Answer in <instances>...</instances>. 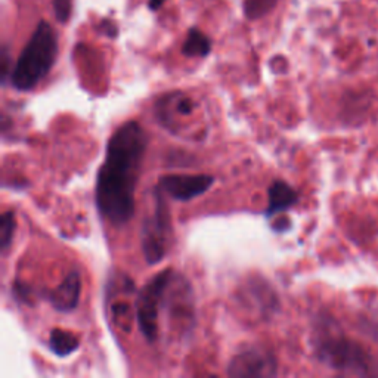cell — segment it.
I'll return each mask as SVG.
<instances>
[{"instance_id": "obj_12", "label": "cell", "mask_w": 378, "mask_h": 378, "mask_svg": "<svg viewBox=\"0 0 378 378\" xmlns=\"http://www.w3.org/2000/svg\"><path fill=\"white\" fill-rule=\"evenodd\" d=\"M212 52V40L198 28H191L182 46V53L188 58H204Z\"/></svg>"}, {"instance_id": "obj_9", "label": "cell", "mask_w": 378, "mask_h": 378, "mask_svg": "<svg viewBox=\"0 0 378 378\" xmlns=\"http://www.w3.org/2000/svg\"><path fill=\"white\" fill-rule=\"evenodd\" d=\"M81 292V277L77 270H71L61 284L55 288H47L42 291V297L49 301V305L58 312L74 310L79 306Z\"/></svg>"}, {"instance_id": "obj_15", "label": "cell", "mask_w": 378, "mask_h": 378, "mask_svg": "<svg viewBox=\"0 0 378 378\" xmlns=\"http://www.w3.org/2000/svg\"><path fill=\"white\" fill-rule=\"evenodd\" d=\"M12 60L11 53H9V46L3 45L2 52H0V81L5 86V84L11 83V75H12Z\"/></svg>"}, {"instance_id": "obj_11", "label": "cell", "mask_w": 378, "mask_h": 378, "mask_svg": "<svg viewBox=\"0 0 378 378\" xmlns=\"http://www.w3.org/2000/svg\"><path fill=\"white\" fill-rule=\"evenodd\" d=\"M47 346H49L51 352L56 356L67 357L80 347V340L77 336L70 333V331L55 328L51 331L49 343H47Z\"/></svg>"}, {"instance_id": "obj_10", "label": "cell", "mask_w": 378, "mask_h": 378, "mask_svg": "<svg viewBox=\"0 0 378 378\" xmlns=\"http://www.w3.org/2000/svg\"><path fill=\"white\" fill-rule=\"evenodd\" d=\"M266 216L272 217L290 210L299 201V192L290 184L284 181H273L268 192Z\"/></svg>"}, {"instance_id": "obj_5", "label": "cell", "mask_w": 378, "mask_h": 378, "mask_svg": "<svg viewBox=\"0 0 378 378\" xmlns=\"http://www.w3.org/2000/svg\"><path fill=\"white\" fill-rule=\"evenodd\" d=\"M175 273L176 270L172 268L158 272L139 291L136 300V320L140 334L149 343H155L158 338L160 314L163 310L164 294Z\"/></svg>"}, {"instance_id": "obj_16", "label": "cell", "mask_w": 378, "mask_h": 378, "mask_svg": "<svg viewBox=\"0 0 378 378\" xmlns=\"http://www.w3.org/2000/svg\"><path fill=\"white\" fill-rule=\"evenodd\" d=\"M53 5V12L55 18L58 20L61 24L68 23L70 16H71V0H52Z\"/></svg>"}, {"instance_id": "obj_4", "label": "cell", "mask_w": 378, "mask_h": 378, "mask_svg": "<svg viewBox=\"0 0 378 378\" xmlns=\"http://www.w3.org/2000/svg\"><path fill=\"white\" fill-rule=\"evenodd\" d=\"M172 216H170L167 195L155 186L153 213L145 217L140 229L142 253L148 264H157L166 257L172 242Z\"/></svg>"}, {"instance_id": "obj_17", "label": "cell", "mask_w": 378, "mask_h": 378, "mask_svg": "<svg viewBox=\"0 0 378 378\" xmlns=\"http://www.w3.org/2000/svg\"><path fill=\"white\" fill-rule=\"evenodd\" d=\"M14 294H15L16 299H20L21 301H24V303L33 305V300L32 299L36 297V291H34L33 287L28 286V284L15 281V284H14Z\"/></svg>"}, {"instance_id": "obj_18", "label": "cell", "mask_w": 378, "mask_h": 378, "mask_svg": "<svg viewBox=\"0 0 378 378\" xmlns=\"http://www.w3.org/2000/svg\"><path fill=\"white\" fill-rule=\"evenodd\" d=\"M163 3H164V0H149L148 6H149L151 11H157V9H160L163 6Z\"/></svg>"}, {"instance_id": "obj_6", "label": "cell", "mask_w": 378, "mask_h": 378, "mask_svg": "<svg viewBox=\"0 0 378 378\" xmlns=\"http://www.w3.org/2000/svg\"><path fill=\"white\" fill-rule=\"evenodd\" d=\"M278 374L277 356L262 344L245 346L236 352L228 365L229 377H275Z\"/></svg>"}, {"instance_id": "obj_7", "label": "cell", "mask_w": 378, "mask_h": 378, "mask_svg": "<svg viewBox=\"0 0 378 378\" xmlns=\"http://www.w3.org/2000/svg\"><path fill=\"white\" fill-rule=\"evenodd\" d=\"M213 184L212 175H166L158 179L157 186L172 200L191 201L209 191Z\"/></svg>"}, {"instance_id": "obj_2", "label": "cell", "mask_w": 378, "mask_h": 378, "mask_svg": "<svg viewBox=\"0 0 378 378\" xmlns=\"http://www.w3.org/2000/svg\"><path fill=\"white\" fill-rule=\"evenodd\" d=\"M58 56V37L47 21H40L14 65L11 86L20 92L34 89L53 68Z\"/></svg>"}, {"instance_id": "obj_3", "label": "cell", "mask_w": 378, "mask_h": 378, "mask_svg": "<svg viewBox=\"0 0 378 378\" xmlns=\"http://www.w3.org/2000/svg\"><path fill=\"white\" fill-rule=\"evenodd\" d=\"M315 355L333 370L359 375L371 374V357L365 349L342 334H334L327 325L319 324L314 337Z\"/></svg>"}, {"instance_id": "obj_13", "label": "cell", "mask_w": 378, "mask_h": 378, "mask_svg": "<svg viewBox=\"0 0 378 378\" xmlns=\"http://www.w3.org/2000/svg\"><path fill=\"white\" fill-rule=\"evenodd\" d=\"M16 229V217L12 210H6L0 217V249L6 253L14 241Z\"/></svg>"}, {"instance_id": "obj_1", "label": "cell", "mask_w": 378, "mask_h": 378, "mask_svg": "<svg viewBox=\"0 0 378 378\" xmlns=\"http://www.w3.org/2000/svg\"><path fill=\"white\" fill-rule=\"evenodd\" d=\"M148 134L138 121L123 123L111 135L98 170L94 201L112 226L126 225L136 210V188L148 148Z\"/></svg>"}, {"instance_id": "obj_14", "label": "cell", "mask_w": 378, "mask_h": 378, "mask_svg": "<svg viewBox=\"0 0 378 378\" xmlns=\"http://www.w3.org/2000/svg\"><path fill=\"white\" fill-rule=\"evenodd\" d=\"M277 0H244V12L249 20H257L270 12Z\"/></svg>"}, {"instance_id": "obj_8", "label": "cell", "mask_w": 378, "mask_h": 378, "mask_svg": "<svg viewBox=\"0 0 378 378\" xmlns=\"http://www.w3.org/2000/svg\"><path fill=\"white\" fill-rule=\"evenodd\" d=\"M195 107L197 105L191 97L181 92H172L157 99L154 105V114L160 125L166 130L173 131L177 120L176 117H191Z\"/></svg>"}]
</instances>
